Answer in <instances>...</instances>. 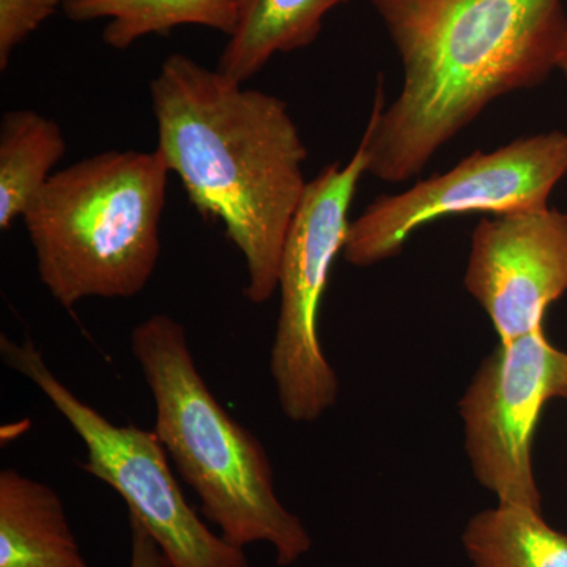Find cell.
<instances>
[{
  "label": "cell",
  "mask_w": 567,
  "mask_h": 567,
  "mask_svg": "<svg viewBox=\"0 0 567 567\" xmlns=\"http://www.w3.org/2000/svg\"><path fill=\"white\" fill-rule=\"evenodd\" d=\"M404 66L385 107L382 84L361 144L368 173L410 181L488 104L537 87L567 41L563 0H369Z\"/></svg>",
  "instance_id": "cell-1"
},
{
  "label": "cell",
  "mask_w": 567,
  "mask_h": 567,
  "mask_svg": "<svg viewBox=\"0 0 567 567\" xmlns=\"http://www.w3.org/2000/svg\"><path fill=\"white\" fill-rule=\"evenodd\" d=\"M158 147L189 203L223 224L245 260V297L278 290L287 233L308 188V148L287 103L245 87L185 54L151 82Z\"/></svg>",
  "instance_id": "cell-2"
},
{
  "label": "cell",
  "mask_w": 567,
  "mask_h": 567,
  "mask_svg": "<svg viewBox=\"0 0 567 567\" xmlns=\"http://www.w3.org/2000/svg\"><path fill=\"white\" fill-rule=\"evenodd\" d=\"M130 347L155 402L153 432L204 517L235 547H274L278 566L309 554L312 537L276 494L267 451L205 383L185 327L153 315L133 328Z\"/></svg>",
  "instance_id": "cell-3"
},
{
  "label": "cell",
  "mask_w": 567,
  "mask_h": 567,
  "mask_svg": "<svg viewBox=\"0 0 567 567\" xmlns=\"http://www.w3.org/2000/svg\"><path fill=\"white\" fill-rule=\"evenodd\" d=\"M169 174L158 151H107L52 175L22 219L40 281L62 308L147 287Z\"/></svg>",
  "instance_id": "cell-4"
},
{
  "label": "cell",
  "mask_w": 567,
  "mask_h": 567,
  "mask_svg": "<svg viewBox=\"0 0 567 567\" xmlns=\"http://www.w3.org/2000/svg\"><path fill=\"white\" fill-rule=\"evenodd\" d=\"M7 368L31 380L84 442L82 472L125 499L128 514L151 533L173 567H251L245 548L216 535L186 502L166 450L153 431L117 425L55 377L31 339L0 336Z\"/></svg>",
  "instance_id": "cell-5"
},
{
  "label": "cell",
  "mask_w": 567,
  "mask_h": 567,
  "mask_svg": "<svg viewBox=\"0 0 567 567\" xmlns=\"http://www.w3.org/2000/svg\"><path fill=\"white\" fill-rule=\"evenodd\" d=\"M365 173L361 142L344 166L336 162L323 167L308 183L284 244L270 374L281 412L293 423H315L338 402V374L324 357L317 320L336 257L344 251L350 207Z\"/></svg>",
  "instance_id": "cell-6"
},
{
  "label": "cell",
  "mask_w": 567,
  "mask_h": 567,
  "mask_svg": "<svg viewBox=\"0 0 567 567\" xmlns=\"http://www.w3.org/2000/svg\"><path fill=\"white\" fill-rule=\"evenodd\" d=\"M566 175L567 133L557 130L477 151L445 174L377 197L350 223L342 256L353 267H372L401 254L420 227L447 216L543 210Z\"/></svg>",
  "instance_id": "cell-7"
},
{
  "label": "cell",
  "mask_w": 567,
  "mask_h": 567,
  "mask_svg": "<svg viewBox=\"0 0 567 567\" xmlns=\"http://www.w3.org/2000/svg\"><path fill=\"white\" fill-rule=\"evenodd\" d=\"M559 352L544 327L498 342L458 402L473 475L503 505L540 509L533 440L555 399Z\"/></svg>",
  "instance_id": "cell-8"
},
{
  "label": "cell",
  "mask_w": 567,
  "mask_h": 567,
  "mask_svg": "<svg viewBox=\"0 0 567 567\" xmlns=\"http://www.w3.org/2000/svg\"><path fill=\"white\" fill-rule=\"evenodd\" d=\"M464 284L499 342L544 327L547 309L567 292L566 213L547 207L481 219Z\"/></svg>",
  "instance_id": "cell-9"
},
{
  "label": "cell",
  "mask_w": 567,
  "mask_h": 567,
  "mask_svg": "<svg viewBox=\"0 0 567 567\" xmlns=\"http://www.w3.org/2000/svg\"><path fill=\"white\" fill-rule=\"evenodd\" d=\"M0 567H89L61 495L14 468L0 472Z\"/></svg>",
  "instance_id": "cell-10"
},
{
  "label": "cell",
  "mask_w": 567,
  "mask_h": 567,
  "mask_svg": "<svg viewBox=\"0 0 567 567\" xmlns=\"http://www.w3.org/2000/svg\"><path fill=\"white\" fill-rule=\"evenodd\" d=\"M349 0H238L237 25L216 70L246 84L281 52L311 47L323 20Z\"/></svg>",
  "instance_id": "cell-11"
},
{
  "label": "cell",
  "mask_w": 567,
  "mask_h": 567,
  "mask_svg": "<svg viewBox=\"0 0 567 567\" xmlns=\"http://www.w3.org/2000/svg\"><path fill=\"white\" fill-rule=\"evenodd\" d=\"M63 14L73 22L107 20L103 41L125 51L148 35H167L181 25H203L233 35L238 0H65Z\"/></svg>",
  "instance_id": "cell-12"
},
{
  "label": "cell",
  "mask_w": 567,
  "mask_h": 567,
  "mask_svg": "<svg viewBox=\"0 0 567 567\" xmlns=\"http://www.w3.org/2000/svg\"><path fill=\"white\" fill-rule=\"evenodd\" d=\"M66 153L61 125L33 110L0 121V230L22 218Z\"/></svg>",
  "instance_id": "cell-13"
},
{
  "label": "cell",
  "mask_w": 567,
  "mask_h": 567,
  "mask_svg": "<svg viewBox=\"0 0 567 567\" xmlns=\"http://www.w3.org/2000/svg\"><path fill=\"white\" fill-rule=\"evenodd\" d=\"M462 546L473 567H567V535L540 509L498 503L470 518Z\"/></svg>",
  "instance_id": "cell-14"
},
{
  "label": "cell",
  "mask_w": 567,
  "mask_h": 567,
  "mask_svg": "<svg viewBox=\"0 0 567 567\" xmlns=\"http://www.w3.org/2000/svg\"><path fill=\"white\" fill-rule=\"evenodd\" d=\"M65 0H0V70L43 22L62 9Z\"/></svg>",
  "instance_id": "cell-15"
},
{
  "label": "cell",
  "mask_w": 567,
  "mask_h": 567,
  "mask_svg": "<svg viewBox=\"0 0 567 567\" xmlns=\"http://www.w3.org/2000/svg\"><path fill=\"white\" fill-rule=\"evenodd\" d=\"M128 522L132 536L130 567H173L144 525L132 514H128Z\"/></svg>",
  "instance_id": "cell-16"
},
{
  "label": "cell",
  "mask_w": 567,
  "mask_h": 567,
  "mask_svg": "<svg viewBox=\"0 0 567 567\" xmlns=\"http://www.w3.org/2000/svg\"><path fill=\"white\" fill-rule=\"evenodd\" d=\"M555 398L565 399L567 401V353L559 352L557 388H555Z\"/></svg>",
  "instance_id": "cell-17"
},
{
  "label": "cell",
  "mask_w": 567,
  "mask_h": 567,
  "mask_svg": "<svg viewBox=\"0 0 567 567\" xmlns=\"http://www.w3.org/2000/svg\"><path fill=\"white\" fill-rule=\"evenodd\" d=\"M558 70L563 71L567 76V41L565 48H563L561 58H559Z\"/></svg>",
  "instance_id": "cell-18"
}]
</instances>
